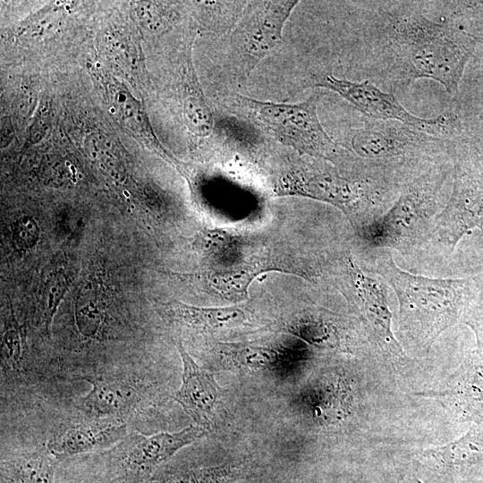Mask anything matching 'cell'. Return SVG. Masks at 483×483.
Masks as SVG:
<instances>
[{
	"instance_id": "obj_26",
	"label": "cell",
	"mask_w": 483,
	"mask_h": 483,
	"mask_svg": "<svg viewBox=\"0 0 483 483\" xmlns=\"http://www.w3.org/2000/svg\"><path fill=\"white\" fill-rule=\"evenodd\" d=\"M140 19L148 30L156 32L167 29L170 22V19L152 4H146L140 9Z\"/></svg>"
},
{
	"instance_id": "obj_6",
	"label": "cell",
	"mask_w": 483,
	"mask_h": 483,
	"mask_svg": "<svg viewBox=\"0 0 483 483\" xmlns=\"http://www.w3.org/2000/svg\"><path fill=\"white\" fill-rule=\"evenodd\" d=\"M382 190L380 182L346 178L303 161L283 169L274 182L276 195L301 196L336 207L358 232L379 216L376 209Z\"/></svg>"
},
{
	"instance_id": "obj_18",
	"label": "cell",
	"mask_w": 483,
	"mask_h": 483,
	"mask_svg": "<svg viewBox=\"0 0 483 483\" xmlns=\"http://www.w3.org/2000/svg\"><path fill=\"white\" fill-rule=\"evenodd\" d=\"M212 367L215 370L250 373L268 368L275 353L268 348L218 343L213 348Z\"/></svg>"
},
{
	"instance_id": "obj_27",
	"label": "cell",
	"mask_w": 483,
	"mask_h": 483,
	"mask_svg": "<svg viewBox=\"0 0 483 483\" xmlns=\"http://www.w3.org/2000/svg\"><path fill=\"white\" fill-rule=\"evenodd\" d=\"M418 483H422V482L418 481Z\"/></svg>"
},
{
	"instance_id": "obj_16",
	"label": "cell",
	"mask_w": 483,
	"mask_h": 483,
	"mask_svg": "<svg viewBox=\"0 0 483 483\" xmlns=\"http://www.w3.org/2000/svg\"><path fill=\"white\" fill-rule=\"evenodd\" d=\"M156 309L170 324L203 332L237 326L247 320L246 313L233 306L204 308L170 301L157 303Z\"/></svg>"
},
{
	"instance_id": "obj_5",
	"label": "cell",
	"mask_w": 483,
	"mask_h": 483,
	"mask_svg": "<svg viewBox=\"0 0 483 483\" xmlns=\"http://www.w3.org/2000/svg\"><path fill=\"white\" fill-rule=\"evenodd\" d=\"M322 95L317 90L301 102L287 104L234 94L233 103L253 123L283 145L300 154L337 163L343 161L345 152L320 123L318 105Z\"/></svg>"
},
{
	"instance_id": "obj_14",
	"label": "cell",
	"mask_w": 483,
	"mask_h": 483,
	"mask_svg": "<svg viewBox=\"0 0 483 483\" xmlns=\"http://www.w3.org/2000/svg\"><path fill=\"white\" fill-rule=\"evenodd\" d=\"M91 384L80 406L89 419H115L124 420L142 402L140 388L133 382L111 377L85 378Z\"/></svg>"
},
{
	"instance_id": "obj_10",
	"label": "cell",
	"mask_w": 483,
	"mask_h": 483,
	"mask_svg": "<svg viewBox=\"0 0 483 483\" xmlns=\"http://www.w3.org/2000/svg\"><path fill=\"white\" fill-rule=\"evenodd\" d=\"M206 434V428L194 425L173 433L126 436L109 458L108 475L114 483H142L180 449Z\"/></svg>"
},
{
	"instance_id": "obj_8",
	"label": "cell",
	"mask_w": 483,
	"mask_h": 483,
	"mask_svg": "<svg viewBox=\"0 0 483 483\" xmlns=\"http://www.w3.org/2000/svg\"><path fill=\"white\" fill-rule=\"evenodd\" d=\"M452 160V191L435 218L432 233L449 254L464 235L483 230V164L456 140Z\"/></svg>"
},
{
	"instance_id": "obj_17",
	"label": "cell",
	"mask_w": 483,
	"mask_h": 483,
	"mask_svg": "<svg viewBox=\"0 0 483 483\" xmlns=\"http://www.w3.org/2000/svg\"><path fill=\"white\" fill-rule=\"evenodd\" d=\"M56 461L47 448L12 455L1 462V483H55Z\"/></svg>"
},
{
	"instance_id": "obj_22",
	"label": "cell",
	"mask_w": 483,
	"mask_h": 483,
	"mask_svg": "<svg viewBox=\"0 0 483 483\" xmlns=\"http://www.w3.org/2000/svg\"><path fill=\"white\" fill-rule=\"evenodd\" d=\"M67 283L62 274L55 272L51 275L45 285L43 292L40 324L48 332L56 309L65 292Z\"/></svg>"
},
{
	"instance_id": "obj_12",
	"label": "cell",
	"mask_w": 483,
	"mask_h": 483,
	"mask_svg": "<svg viewBox=\"0 0 483 483\" xmlns=\"http://www.w3.org/2000/svg\"><path fill=\"white\" fill-rule=\"evenodd\" d=\"M427 395L441 400L460 422L483 421V351L467 354L445 387Z\"/></svg>"
},
{
	"instance_id": "obj_4",
	"label": "cell",
	"mask_w": 483,
	"mask_h": 483,
	"mask_svg": "<svg viewBox=\"0 0 483 483\" xmlns=\"http://www.w3.org/2000/svg\"><path fill=\"white\" fill-rule=\"evenodd\" d=\"M437 165L400 186L399 197L359 234L371 248L398 250L413 246L434 224L444 206V188L451 169Z\"/></svg>"
},
{
	"instance_id": "obj_25",
	"label": "cell",
	"mask_w": 483,
	"mask_h": 483,
	"mask_svg": "<svg viewBox=\"0 0 483 483\" xmlns=\"http://www.w3.org/2000/svg\"><path fill=\"white\" fill-rule=\"evenodd\" d=\"M475 335L477 348L483 351V291L471 305L462 321Z\"/></svg>"
},
{
	"instance_id": "obj_15",
	"label": "cell",
	"mask_w": 483,
	"mask_h": 483,
	"mask_svg": "<svg viewBox=\"0 0 483 483\" xmlns=\"http://www.w3.org/2000/svg\"><path fill=\"white\" fill-rule=\"evenodd\" d=\"M127 436L124 420L91 419L51 439L47 448L56 460L101 450L120 443Z\"/></svg>"
},
{
	"instance_id": "obj_3",
	"label": "cell",
	"mask_w": 483,
	"mask_h": 483,
	"mask_svg": "<svg viewBox=\"0 0 483 483\" xmlns=\"http://www.w3.org/2000/svg\"><path fill=\"white\" fill-rule=\"evenodd\" d=\"M455 140L435 137L396 121L368 118L352 130L347 142L339 144L345 151L344 161L357 165L361 179L402 185L452 157Z\"/></svg>"
},
{
	"instance_id": "obj_19",
	"label": "cell",
	"mask_w": 483,
	"mask_h": 483,
	"mask_svg": "<svg viewBox=\"0 0 483 483\" xmlns=\"http://www.w3.org/2000/svg\"><path fill=\"white\" fill-rule=\"evenodd\" d=\"M423 454L449 469L467 468L483 462V421L459 438L444 445L426 449Z\"/></svg>"
},
{
	"instance_id": "obj_7",
	"label": "cell",
	"mask_w": 483,
	"mask_h": 483,
	"mask_svg": "<svg viewBox=\"0 0 483 483\" xmlns=\"http://www.w3.org/2000/svg\"><path fill=\"white\" fill-rule=\"evenodd\" d=\"M297 0L249 1L230 32L227 66L238 85L245 84L257 66L284 40L285 23Z\"/></svg>"
},
{
	"instance_id": "obj_11",
	"label": "cell",
	"mask_w": 483,
	"mask_h": 483,
	"mask_svg": "<svg viewBox=\"0 0 483 483\" xmlns=\"http://www.w3.org/2000/svg\"><path fill=\"white\" fill-rule=\"evenodd\" d=\"M346 268L352 302L369 334L384 352L404 358L403 349L392 331V313L385 285L367 275L351 258L346 260Z\"/></svg>"
},
{
	"instance_id": "obj_20",
	"label": "cell",
	"mask_w": 483,
	"mask_h": 483,
	"mask_svg": "<svg viewBox=\"0 0 483 483\" xmlns=\"http://www.w3.org/2000/svg\"><path fill=\"white\" fill-rule=\"evenodd\" d=\"M244 467L241 463L190 469L159 478H149L142 483H231L242 478Z\"/></svg>"
},
{
	"instance_id": "obj_23",
	"label": "cell",
	"mask_w": 483,
	"mask_h": 483,
	"mask_svg": "<svg viewBox=\"0 0 483 483\" xmlns=\"http://www.w3.org/2000/svg\"><path fill=\"white\" fill-rule=\"evenodd\" d=\"M22 347L20 333L10 320L2 337V373L18 372L21 369Z\"/></svg>"
},
{
	"instance_id": "obj_21",
	"label": "cell",
	"mask_w": 483,
	"mask_h": 483,
	"mask_svg": "<svg viewBox=\"0 0 483 483\" xmlns=\"http://www.w3.org/2000/svg\"><path fill=\"white\" fill-rule=\"evenodd\" d=\"M182 114L188 131L195 137H209L215 127L214 114L203 95L190 92L182 102Z\"/></svg>"
},
{
	"instance_id": "obj_2",
	"label": "cell",
	"mask_w": 483,
	"mask_h": 483,
	"mask_svg": "<svg viewBox=\"0 0 483 483\" xmlns=\"http://www.w3.org/2000/svg\"><path fill=\"white\" fill-rule=\"evenodd\" d=\"M374 272L394 289L399 302L398 328L415 346L428 350L448 328L462 321L483 291L479 275L432 278L404 271L391 256L380 258Z\"/></svg>"
},
{
	"instance_id": "obj_1",
	"label": "cell",
	"mask_w": 483,
	"mask_h": 483,
	"mask_svg": "<svg viewBox=\"0 0 483 483\" xmlns=\"http://www.w3.org/2000/svg\"><path fill=\"white\" fill-rule=\"evenodd\" d=\"M365 6L364 45L369 77L392 89L419 79L459 93L479 38L458 21V3L369 1Z\"/></svg>"
},
{
	"instance_id": "obj_13",
	"label": "cell",
	"mask_w": 483,
	"mask_h": 483,
	"mask_svg": "<svg viewBox=\"0 0 483 483\" xmlns=\"http://www.w3.org/2000/svg\"><path fill=\"white\" fill-rule=\"evenodd\" d=\"M177 350L182 363V385L173 396L174 400L196 425L208 430L212 425L222 388L212 372L194 361L181 340L177 342Z\"/></svg>"
},
{
	"instance_id": "obj_24",
	"label": "cell",
	"mask_w": 483,
	"mask_h": 483,
	"mask_svg": "<svg viewBox=\"0 0 483 483\" xmlns=\"http://www.w3.org/2000/svg\"><path fill=\"white\" fill-rule=\"evenodd\" d=\"M14 239L21 248L30 249L38 239V228L33 218L23 216L14 225Z\"/></svg>"
},
{
	"instance_id": "obj_9",
	"label": "cell",
	"mask_w": 483,
	"mask_h": 483,
	"mask_svg": "<svg viewBox=\"0 0 483 483\" xmlns=\"http://www.w3.org/2000/svg\"><path fill=\"white\" fill-rule=\"evenodd\" d=\"M313 86L336 93L368 118L400 122L429 135L448 140L457 139L462 131L461 120L455 112H447L434 118L417 116L400 104L393 91L386 92L367 79L354 81L326 74L317 80Z\"/></svg>"
}]
</instances>
